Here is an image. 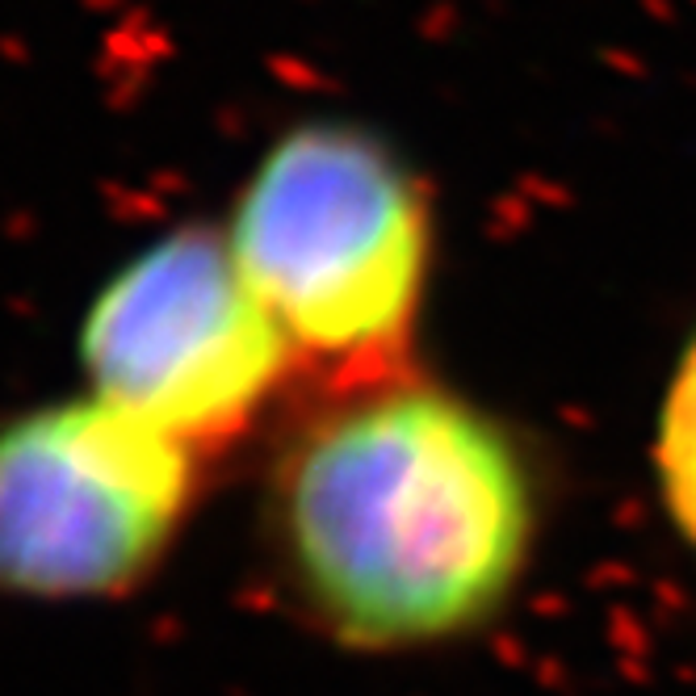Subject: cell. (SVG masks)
Listing matches in <instances>:
<instances>
[{
	"mask_svg": "<svg viewBox=\"0 0 696 696\" xmlns=\"http://www.w3.org/2000/svg\"><path fill=\"white\" fill-rule=\"evenodd\" d=\"M236 261L295 352L374 374L407 340L429 223L411 177L340 127L286 134L231 218Z\"/></svg>",
	"mask_w": 696,
	"mask_h": 696,
	"instance_id": "obj_2",
	"label": "cell"
},
{
	"mask_svg": "<svg viewBox=\"0 0 696 696\" xmlns=\"http://www.w3.org/2000/svg\"><path fill=\"white\" fill-rule=\"evenodd\" d=\"M295 345L227 236L185 227L143 248L93 298L81 365L97 399L206 454L240 436Z\"/></svg>",
	"mask_w": 696,
	"mask_h": 696,
	"instance_id": "obj_4",
	"label": "cell"
},
{
	"mask_svg": "<svg viewBox=\"0 0 696 696\" xmlns=\"http://www.w3.org/2000/svg\"><path fill=\"white\" fill-rule=\"evenodd\" d=\"M197 454L84 395L0 429V591L113 600L160 563L193 500Z\"/></svg>",
	"mask_w": 696,
	"mask_h": 696,
	"instance_id": "obj_3",
	"label": "cell"
},
{
	"mask_svg": "<svg viewBox=\"0 0 696 696\" xmlns=\"http://www.w3.org/2000/svg\"><path fill=\"white\" fill-rule=\"evenodd\" d=\"M659 475L680 529L696 541V345L688 348L659 429Z\"/></svg>",
	"mask_w": 696,
	"mask_h": 696,
	"instance_id": "obj_5",
	"label": "cell"
},
{
	"mask_svg": "<svg viewBox=\"0 0 696 696\" xmlns=\"http://www.w3.org/2000/svg\"><path fill=\"white\" fill-rule=\"evenodd\" d=\"M281 533L345 643L416 646L508 596L533 508L504 432L449 395L399 386L302 436L281 475Z\"/></svg>",
	"mask_w": 696,
	"mask_h": 696,
	"instance_id": "obj_1",
	"label": "cell"
}]
</instances>
